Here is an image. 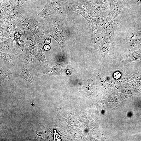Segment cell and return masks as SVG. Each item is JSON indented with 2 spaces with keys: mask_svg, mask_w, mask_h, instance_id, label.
I'll use <instances>...</instances> for the list:
<instances>
[{
  "mask_svg": "<svg viewBox=\"0 0 141 141\" xmlns=\"http://www.w3.org/2000/svg\"><path fill=\"white\" fill-rule=\"evenodd\" d=\"M85 1H88V0H85Z\"/></svg>",
  "mask_w": 141,
  "mask_h": 141,
  "instance_id": "cell-30",
  "label": "cell"
},
{
  "mask_svg": "<svg viewBox=\"0 0 141 141\" xmlns=\"http://www.w3.org/2000/svg\"><path fill=\"white\" fill-rule=\"evenodd\" d=\"M20 8L14 7L10 11L6 13L3 19H5L14 25H15L22 20L24 16L20 12Z\"/></svg>",
  "mask_w": 141,
  "mask_h": 141,
  "instance_id": "cell-12",
  "label": "cell"
},
{
  "mask_svg": "<svg viewBox=\"0 0 141 141\" xmlns=\"http://www.w3.org/2000/svg\"><path fill=\"white\" fill-rule=\"evenodd\" d=\"M124 7L122 4L116 2L110 4L109 17L116 31L120 27L121 13Z\"/></svg>",
  "mask_w": 141,
  "mask_h": 141,
  "instance_id": "cell-3",
  "label": "cell"
},
{
  "mask_svg": "<svg viewBox=\"0 0 141 141\" xmlns=\"http://www.w3.org/2000/svg\"><path fill=\"white\" fill-rule=\"evenodd\" d=\"M44 43V42L37 43L36 51L34 56L39 62L43 71L46 73L49 69L48 62L46 61L45 56Z\"/></svg>",
  "mask_w": 141,
  "mask_h": 141,
  "instance_id": "cell-7",
  "label": "cell"
},
{
  "mask_svg": "<svg viewBox=\"0 0 141 141\" xmlns=\"http://www.w3.org/2000/svg\"><path fill=\"white\" fill-rule=\"evenodd\" d=\"M32 33L37 43L44 42L50 32V29L45 20L32 17Z\"/></svg>",
  "mask_w": 141,
  "mask_h": 141,
  "instance_id": "cell-2",
  "label": "cell"
},
{
  "mask_svg": "<svg viewBox=\"0 0 141 141\" xmlns=\"http://www.w3.org/2000/svg\"><path fill=\"white\" fill-rule=\"evenodd\" d=\"M0 58L15 65L17 63L16 55L5 52H0Z\"/></svg>",
  "mask_w": 141,
  "mask_h": 141,
  "instance_id": "cell-19",
  "label": "cell"
},
{
  "mask_svg": "<svg viewBox=\"0 0 141 141\" xmlns=\"http://www.w3.org/2000/svg\"><path fill=\"white\" fill-rule=\"evenodd\" d=\"M126 0H119V2L120 3L122 4L123 5V3Z\"/></svg>",
  "mask_w": 141,
  "mask_h": 141,
  "instance_id": "cell-27",
  "label": "cell"
},
{
  "mask_svg": "<svg viewBox=\"0 0 141 141\" xmlns=\"http://www.w3.org/2000/svg\"><path fill=\"white\" fill-rule=\"evenodd\" d=\"M33 68L28 66L18 64V69L20 76L31 83H33L32 72Z\"/></svg>",
  "mask_w": 141,
  "mask_h": 141,
  "instance_id": "cell-11",
  "label": "cell"
},
{
  "mask_svg": "<svg viewBox=\"0 0 141 141\" xmlns=\"http://www.w3.org/2000/svg\"><path fill=\"white\" fill-rule=\"evenodd\" d=\"M87 7L93 22L96 23L97 20L100 15L102 11L93 6H87Z\"/></svg>",
  "mask_w": 141,
  "mask_h": 141,
  "instance_id": "cell-20",
  "label": "cell"
},
{
  "mask_svg": "<svg viewBox=\"0 0 141 141\" xmlns=\"http://www.w3.org/2000/svg\"><path fill=\"white\" fill-rule=\"evenodd\" d=\"M109 19L105 28V38L112 39L115 36L117 31L111 21L110 20L109 21Z\"/></svg>",
  "mask_w": 141,
  "mask_h": 141,
  "instance_id": "cell-18",
  "label": "cell"
},
{
  "mask_svg": "<svg viewBox=\"0 0 141 141\" xmlns=\"http://www.w3.org/2000/svg\"><path fill=\"white\" fill-rule=\"evenodd\" d=\"M13 40L9 38L0 41V51L17 55L19 53L15 50L13 45Z\"/></svg>",
  "mask_w": 141,
  "mask_h": 141,
  "instance_id": "cell-13",
  "label": "cell"
},
{
  "mask_svg": "<svg viewBox=\"0 0 141 141\" xmlns=\"http://www.w3.org/2000/svg\"><path fill=\"white\" fill-rule=\"evenodd\" d=\"M26 39L25 50L30 52L33 56L36 51L37 43L33 33L25 37Z\"/></svg>",
  "mask_w": 141,
  "mask_h": 141,
  "instance_id": "cell-14",
  "label": "cell"
},
{
  "mask_svg": "<svg viewBox=\"0 0 141 141\" xmlns=\"http://www.w3.org/2000/svg\"><path fill=\"white\" fill-rule=\"evenodd\" d=\"M29 0H24V1L25 2L27 1H29Z\"/></svg>",
  "mask_w": 141,
  "mask_h": 141,
  "instance_id": "cell-29",
  "label": "cell"
},
{
  "mask_svg": "<svg viewBox=\"0 0 141 141\" xmlns=\"http://www.w3.org/2000/svg\"><path fill=\"white\" fill-rule=\"evenodd\" d=\"M47 3L52 7L55 16L60 17L67 16L68 11L61 0H47Z\"/></svg>",
  "mask_w": 141,
  "mask_h": 141,
  "instance_id": "cell-10",
  "label": "cell"
},
{
  "mask_svg": "<svg viewBox=\"0 0 141 141\" xmlns=\"http://www.w3.org/2000/svg\"><path fill=\"white\" fill-rule=\"evenodd\" d=\"M32 17L24 16L22 20L15 25L16 32L24 37L33 33Z\"/></svg>",
  "mask_w": 141,
  "mask_h": 141,
  "instance_id": "cell-6",
  "label": "cell"
},
{
  "mask_svg": "<svg viewBox=\"0 0 141 141\" xmlns=\"http://www.w3.org/2000/svg\"><path fill=\"white\" fill-rule=\"evenodd\" d=\"M51 38L50 37H47L43 40L44 43L45 44L49 45L51 41Z\"/></svg>",
  "mask_w": 141,
  "mask_h": 141,
  "instance_id": "cell-25",
  "label": "cell"
},
{
  "mask_svg": "<svg viewBox=\"0 0 141 141\" xmlns=\"http://www.w3.org/2000/svg\"><path fill=\"white\" fill-rule=\"evenodd\" d=\"M6 5L7 12L10 11L13 8L15 0H3Z\"/></svg>",
  "mask_w": 141,
  "mask_h": 141,
  "instance_id": "cell-22",
  "label": "cell"
},
{
  "mask_svg": "<svg viewBox=\"0 0 141 141\" xmlns=\"http://www.w3.org/2000/svg\"><path fill=\"white\" fill-rule=\"evenodd\" d=\"M102 1L105 2H107L108 1V0H101Z\"/></svg>",
  "mask_w": 141,
  "mask_h": 141,
  "instance_id": "cell-28",
  "label": "cell"
},
{
  "mask_svg": "<svg viewBox=\"0 0 141 141\" xmlns=\"http://www.w3.org/2000/svg\"><path fill=\"white\" fill-rule=\"evenodd\" d=\"M66 7L68 11H75L82 16L87 21L90 29L93 24V22L90 17L87 6L78 4H73L67 3Z\"/></svg>",
  "mask_w": 141,
  "mask_h": 141,
  "instance_id": "cell-5",
  "label": "cell"
},
{
  "mask_svg": "<svg viewBox=\"0 0 141 141\" xmlns=\"http://www.w3.org/2000/svg\"><path fill=\"white\" fill-rule=\"evenodd\" d=\"M134 4L141 5V0H126L123 3L125 6L128 4Z\"/></svg>",
  "mask_w": 141,
  "mask_h": 141,
  "instance_id": "cell-23",
  "label": "cell"
},
{
  "mask_svg": "<svg viewBox=\"0 0 141 141\" xmlns=\"http://www.w3.org/2000/svg\"></svg>",
  "mask_w": 141,
  "mask_h": 141,
  "instance_id": "cell-31",
  "label": "cell"
},
{
  "mask_svg": "<svg viewBox=\"0 0 141 141\" xmlns=\"http://www.w3.org/2000/svg\"><path fill=\"white\" fill-rule=\"evenodd\" d=\"M77 1H78V0H77Z\"/></svg>",
  "mask_w": 141,
  "mask_h": 141,
  "instance_id": "cell-32",
  "label": "cell"
},
{
  "mask_svg": "<svg viewBox=\"0 0 141 141\" xmlns=\"http://www.w3.org/2000/svg\"><path fill=\"white\" fill-rule=\"evenodd\" d=\"M21 35L19 32H16L14 36V39L16 45L17 46V49H19L22 51L25 50V43L23 40L20 39Z\"/></svg>",
  "mask_w": 141,
  "mask_h": 141,
  "instance_id": "cell-21",
  "label": "cell"
},
{
  "mask_svg": "<svg viewBox=\"0 0 141 141\" xmlns=\"http://www.w3.org/2000/svg\"><path fill=\"white\" fill-rule=\"evenodd\" d=\"M0 73V85H2L10 79L12 74L8 69L1 64Z\"/></svg>",
  "mask_w": 141,
  "mask_h": 141,
  "instance_id": "cell-17",
  "label": "cell"
},
{
  "mask_svg": "<svg viewBox=\"0 0 141 141\" xmlns=\"http://www.w3.org/2000/svg\"><path fill=\"white\" fill-rule=\"evenodd\" d=\"M108 11H101V14L97 19L96 24L99 28L105 32V28L109 19Z\"/></svg>",
  "mask_w": 141,
  "mask_h": 141,
  "instance_id": "cell-16",
  "label": "cell"
},
{
  "mask_svg": "<svg viewBox=\"0 0 141 141\" xmlns=\"http://www.w3.org/2000/svg\"><path fill=\"white\" fill-rule=\"evenodd\" d=\"M0 41L9 38H13L16 32L15 26L5 19L0 20Z\"/></svg>",
  "mask_w": 141,
  "mask_h": 141,
  "instance_id": "cell-4",
  "label": "cell"
},
{
  "mask_svg": "<svg viewBox=\"0 0 141 141\" xmlns=\"http://www.w3.org/2000/svg\"><path fill=\"white\" fill-rule=\"evenodd\" d=\"M47 22L50 29V32L47 37L55 39L62 50H65L68 39L77 33L74 20L67 16L64 17L54 16Z\"/></svg>",
  "mask_w": 141,
  "mask_h": 141,
  "instance_id": "cell-1",
  "label": "cell"
},
{
  "mask_svg": "<svg viewBox=\"0 0 141 141\" xmlns=\"http://www.w3.org/2000/svg\"><path fill=\"white\" fill-rule=\"evenodd\" d=\"M131 55L135 60H141V51L136 50L132 52Z\"/></svg>",
  "mask_w": 141,
  "mask_h": 141,
  "instance_id": "cell-24",
  "label": "cell"
},
{
  "mask_svg": "<svg viewBox=\"0 0 141 141\" xmlns=\"http://www.w3.org/2000/svg\"><path fill=\"white\" fill-rule=\"evenodd\" d=\"M90 29L93 46H96L101 44L105 39V32L100 29L96 23H93Z\"/></svg>",
  "mask_w": 141,
  "mask_h": 141,
  "instance_id": "cell-8",
  "label": "cell"
},
{
  "mask_svg": "<svg viewBox=\"0 0 141 141\" xmlns=\"http://www.w3.org/2000/svg\"><path fill=\"white\" fill-rule=\"evenodd\" d=\"M16 57L17 64L27 65L33 68L38 67L39 65L34 57L28 51L26 54H19Z\"/></svg>",
  "mask_w": 141,
  "mask_h": 141,
  "instance_id": "cell-9",
  "label": "cell"
},
{
  "mask_svg": "<svg viewBox=\"0 0 141 141\" xmlns=\"http://www.w3.org/2000/svg\"><path fill=\"white\" fill-rule=\"evenodd\" d=\"M44 48L45 50L48 51L50 49V47L49 45L45 44L44 46Z\"/></svg>",
  "mask_w": 141,
  "mask_h": 141,
  "instance_id": "cell-26",
  "label": "cell"
},
{
  "mask_svg": "<svg viewBox=\"0 0 141 141\" xmlns=\"http://www.w3.org/2000/svg\"><path fill=\"white\" fill-rule=\"evenodd\" d=\"M54 16L52 7L47 3L43 10L39 14L34 16V17L47 21Z\"/></svg>",
  "mask_w": 141,
  "mask_h": 141,
  "instance_id": "cell-15",
  "label": "cell"
}]
</instances>
